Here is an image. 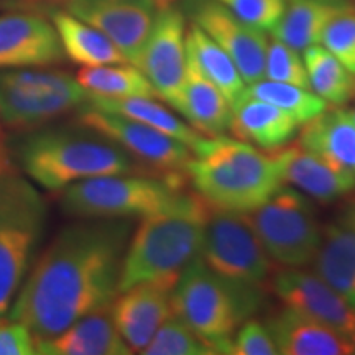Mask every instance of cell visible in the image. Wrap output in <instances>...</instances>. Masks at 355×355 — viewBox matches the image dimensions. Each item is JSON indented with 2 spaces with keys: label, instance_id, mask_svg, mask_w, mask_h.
Listing matches in <instances>:
<instances>
[{
  "label": "cell",
  "instance_id": "6da1fadb",
  "mask_svg": "<svg viewBox=\"0 0 355 355\" xmlns=\"http://www.w3.org/2000/svg\"><path fill=\"white\" fill-rule=\"evenodd\" d=\"M130 235V219L66 225L33 261L7 316L42 340L107 308L119 295Z\"/></svg>",
  "mask_w": 355,
  "mask_h": 355
},
{
  "label": "cell",
  "instance_id": "7a4b0ae2",
  "mask_svg": "<svg viewBox=\"0 0 355 355\" xmlns=\"http://www.w3.org/2000/svg\"><path fill=\"white\" fill-rule=\"evenodd\" d=\"M211 209L198 193L183 191L165 209L141 217L123 257L119 293L146 282L175 286L201 255Z\"/></svg>",
  "mask_w": 355,
  "mask_h": 355
},
{
  "label": "cell",
  "instance_id": "3957f363",
  "mask_svg": "<svg viewBox=\"0 0 355 355\" xmlns=\"http://www.w3.org/2000/svg\"><path fill=\"white\" fill-rule=\"evenodd\" d=\"M186 178L212 209L252 212L285 184L273 153L225 135L204 137Z\"/></svg>",
  "mask_w": 355,
  "mask_h": 355
},
{
  "label": "cell",
  "instance_id": "277c9868",
  "mask_svg": "<svg viewBox=\"0 0 355 355\" xmlns=\"http://www.w3.org/2000/svg\"><path fill=\"white\" fill-rule=\"evenodd\" d=\"M13 157L35 184L48 191L105 175L135 173L139 165L122 146L91 128L55 127L24 132Z\"/></svg>",
  "mask_w": 355,
  "mask_h": 355
},
{
  "label": "cell",
  "instance_id": "5b68a950",
  "mask_svg": "<svg viewBox=\"0 0 355 355\" xmlns=\"http://www.w3.org/2000/svg\"><path fill=\"white\" fill-rule=\"evenodd\" d=\"M263 286L242 285L219 277L201 255L186 266L171 293L173 313L214 354H229L232 336L265 298Z\"/></svg>",
  "mask_w": 355,
  "mask_h": 355
},
{
  "label": "cell",
  "instance_id": "8992f818",
  "mask_svg": "<svg viewBox=\"0 0 355 355\" xmlns=\"http://www.w3.org/2000/svg\"><path fill=\"white\" fill-rule=\"evenodd\" d=\"M46 224L44 198L8 166L0 175V318L8 314L37 260Z\"/></svg>",
  "mask_w": 355,
  "mask_h": 355
},
{
  "label": "cell",
  "instance_id": "52a82bcc",
  "mask_svg": "<svg viewBox=\"0 0 355 355\" xmlns=\"http://www.w3.org/2000/svg\"><path fill=\"white\" fill-rule=\"evenodd\" d=\"M183 176L105 175L61 189L60 207L76 219H133L165 209L184 191Z\"/></svg>",
  "mask_w": 355,
  "mask_h": 355
},
{
  "label": "cell",
  "instance_id": "ba28073f",
  "mask_svg": "<svg viewBox=\"0 0 355 355\" xmlns=\"http://www.w3.org/2000/svg\"><path fill=\"white\" fill-rule=\"evenodd\" d=\"M87 99L86 89L64 71H0V121L12 130H37L78 110Z\"/></svg>",
  "mask_w": 355,
  "mask_h": 355
},
{
  "label": "cell",
  "instance_id": "9c48e42d",
  "mask_svg": "<svg viewBox=\"0 0 355 355\" xmlns=\"http://www.w3.org/2000/svg\"><path fill=\"white\" fill-rule=\"evenodd\" d=\"M248 216L273 261L293 268L311 265L322 235L313 199L283 184Z\"/></svg>",
  "mask_w": 355,
  "mask_h": 355
},
{
  "label": "cell",
  "instance_id": "30bf717a",
  "mask_svg": "<svg viewBox=\"0 0 355 355\" xmlns=\"http://www.w3.org/2000/svg\"><path fill=\"white\" fill-rule=\"evenodd\" d=\"M201 259L229 282L263 286L273 272V260L261 245L248 212L211 209Z\"/></svg>",
  "mask_w": 355,
  "mask_h": 355
},
{
  "label": "cell",
  "instance_id": "8fae6325",
  "mask_svg": "<svg viewBox=\"0 0 355 355\" xmlns=\"http://www.w3.org/2000/svg\"><path fill=\"white\" fill-rule=\"evenodd\" d=\"M78 125L91 128L122 146L137 165L162 176H186L193 150L183 141L125 115L84 104L76 110Z\"/></svg>",
  "mask_w": 355,
  "mask_h": 355
},
{
  "label": "cell",
  "instance_id": "7c38bea8",
  "mask_svg": "<svg viewBox=\"0 0 355 355\" xmlns=\"http://www.w3.org/2000/svg\"><path fill=\"white\" fill-rule=\"evenodd\" d=\"M188 66L186 24L183 12L159 8L150 37L141 51L139 69L152 83L158 99L181 114L183 89Z\"/></svg>",
  "mask_w": 355,
  "mask_h": 355
},
{
  "label": "cell",
  "instance_id": "4fadbf2b",
  "mask_svg": "<svg viewBox=\"0 0 355 355\" xmlns=\"http://www.w3.org/2000/svg\"><path fill=\"white\" fill-rule=\"evenodd\" d=\"M186 12L194 25L204 30L237 64L245 84L265 78L268 40L217 0H186Z\"/></svg>",
  "mask_w": 355,
  "mask_h": 355
},
{
  "label": "cell",
  "instance_id": "5bb4252c",
  "mask_svg": "<svg viewBox=\"0 0 355 355\" xmlns=\"http://www.w3.org/2000/svg\"><path fill=\"white\" fill-rule=\"evenodd\" d=\"M66 10L104 33L139 68L159 7L155 0H73Z\"/></svg>",
  "mask_w": 355,
  "mask_h": 355
},
{
  "label": "cell",
  "instance_id": "9a60e30c",
  "mask_svg": "<svg viewBox=\"0 0 355 355\" xmlns=\"http://www.w3.org/2000/svg\"><path fill=\"white\" fill-rule=\"evenodd\" d=\"M270 290L288 309L326 324L345 337L355 332V308L318 273L285 266L273 275Z\"/></svg>",
  "mask_w": 355,
  "mask_h": 355
},
{
  "label": "cell",
  "instance_id": "2e32d148",
  "mask_svg": "<svg viewBox=\"0 0 355 355\" xmlns=\"http://www.w3.org/2000/svg\"><path fill=\"white\" fill-rule=\"evenodd\" d=\"M64 60L55 26L38 13L0 15V71L48 68Z\"/></svg>",
  "mask_w": 355,
  "mask_h": 355
},
{
  "label": "cell",
  "instance_id": "e0dca14e",
  "mask_svg": "<svg viewBox=\"0 0 355 355\" xmlns=\"http://www.w3.org/2000/svg\"><path fill=\"white\" fill-rule=\"evenodd\" d=\"M272 153L285 184L301 191L313 201L329 204L355 189V173L300 144H288Z\"/></svg>",
  "mask_w": 355,
  "mask_h": 355
},
{
  "label": "cell",
  "instance_id": "ac0fdd59",
  "mask_svg": "<svg viewBox=\"0 0 355 355\" xmlns=\"http://www.w3.org/2000/svg\"><path fill=\"white\" fill-rule=\"evenodd\" d=\"M173 288L165 283L146 282L115 296L110 314L132 352H144L158 327L173 314Z\"/></svg>",
  "mask_w": 355,
  "mask_h": 355
},
{
  "label": "cell",
  "instance_id": "d6986e66",
  "mask_svg": "<svg viewBox=\"0 0 355 355\" xmlns=\"http://www.w3.org/2000/svg\"><path fill=\"white\" fill-rule=\"evenodd\" d=\"M278 352L283 355H354L345 337L326 324L306 318L293 309H282L266 319Z\"/></svg>",
  "mask_w": 355,
  "mask_h": 355
},
{
  "label": "cell",
  "instance_id": "ffe728a7",
  "mask_svg": "<svg viewBox=\"0 0 355 355\" xmlns=\"http://www.w3.org/2000/svg\"><path fill=\"white\" fill-rule=\"evenodd\" d=\"M43 355H130L133 354L115 327L110 306L97 309L50 339L35 340Z\"/></svg>",
  "mask_w": 355,
  "mask_h": 355
},
{
  "label": "cell",
  "instance_id": "44dd1931",
  "mask_svg": "<svg viewBox=\"0 0 355 355\" xmlns=\"http://www.w3.org/2000/svg\"><path fill=\"white\" fill-rule=\"evenodd\" d=\"M298 128L295 117L265 101L242 94L232 105V135L266 152L291 144Z\"/></svg>",
  "mask_w": 355,
  "mask_h": 355
},
{
  "label": "cell",
  "instance_id": "7402d4cb",
  "mask_svg": "<svg viewBox=\"0 0 355 355\" xmlns=\"http://www.w3.org/2000/svg\"><path fill=\"white\" fill-rule=\"evenodd\" d=\"M181 115L204 137L224 135L232 123V105L189 55Z\"/></svg>",
  "mask_w": 355,
  "mask_h": 355
},
{
  "label": "cell",
  "instance_id": "603a6c76",
  "mask_svg": "<svg viewBox=\"0 0 355 355\" xmlns=\"http://www.w3.org/2000/svg\"><path fill=\"white\" fill-rule=\"evenodd\" d=\"M311 265L314 273L355 308V229L339 217L324 225L321 243Z\"/></svg>",
  "mask_w": 355,
  "mask_h": 355
},
{
  "label": "cell",
  "instance_id": "cb8c5ba5",
  "mask_svg": "<svg viewBox=\"0 0 355 355\" xmlns=\"http://www.w3.org/2000/svg\"><path fill=\"white\" fill-rule=\"evenodd\" d=\"M64 56L83 68L128 63L123 53L99 30L79 20L68 10H50Z\"/></svg>",
  "mask_w": 355,
  "mask_h": 355
},
{
  "label": "cell",
  "instance_id": "d4e9b609",
  "mask_svg": "<svg viewBox=\"0 0 355 355\" xmlns=\"http://www.w3.org/2000/svg\"><path fill=\"white\" fill-rule=\"evenodd\" d=\"M350 6L349 0H293L272 35L278 42L303 51L321 43V35L332 17Z\"/></svg>",
  "mask_w": 355,
  "mask_h": 355
},
{
  "label": "cell",
  "instance_id": "484cf974",
  "mask_svg": "<svg viewBox=\"0 0 355 355\" xmlns=\"http://www.w3.org/2000/svg\"><path fill=\"white\" fill-rule=\"evenodd\" d=\"M298 144L355 173V123L347 109H327L304 123Z\"/></svg>",
  "mask_w": 355,
  "mask_h": 355
},
{
  "label": "cell",
  "instance_id": "4316f807",
  "mask_svg": "<svg viewBox=\"0 0 355 355\" xmlns=\"http://www.w3.org/2000/svg\"><path fill=\"white\" fill-rule=\"evenodd\" d=\"M87 104L94 107L109 110L125 115L133 121L145 123V125L157 128V130L166 133L173 139L183 141L194 152V148L204 140L202 133H199L196 128H193L188 122L181 121L176 114H173L170 109L159 104L150 97H128V99H104V97L89 96Z\"/></svg>",
  "mask_w": 355,
  "mask_h": 355
},
{
  "label": "cell",
  "instance_id": "83f0119b",
  "mask_svg": "<svg viewBox=\"0 0 355 355\" xmlns=\"http://www.w3.org/2000/svg\"><path fill=\"white\" fill-rule=\"evenodd\" d=\"M186 51L196 61L207 79L219 87L229 104L234 105L243 94L247 84L232 58L194 24H191L189 32L186 33Z\"/></svg>",
  "mask_w": 355,
  "mask_h": 355
},
{
  "label": "cell",
  "instance_id": "f1b7e54d",
  "mask_svg": "<svg viewBox=\"0 0 355 355\" xmlns=\"http://www.w3.org/2000/svg\"><path fill=\"white\" fill-rule=\"evenodd\" d=\"M78 83L89 96L104 99H128V97H150L158 99L157 92L144 71L130 63L87 66L76 74Z\"/></svg>",
  "mask_w": 355,
  "mask_h": 355
},
{
  "label": "cell",
  "instance_id": "f546056e",
  "mask_svg": "<svg viewBox=\"0 0 355 355\" xmlns=\"http://www.w3.org/2000/svg\"><path fill=\"white\" fill-rule=\"evenodd\" d=\"M311 91L334 107L345 105L355 97V76L343 63L319 44L303 50Z\"/></svg>",
  "mask_w": 355,
  "mask_h": 355
},
{
  "label": "cell",
  "instance_id": "4dcf8cb0",
  "mask_svg": "<svg viewBox=\"0 0 355 355\" xmlns=\"http://www.w3.org/2000/svg\"><path fill=\"white\" fill-rule=\"evenodd\" d=\"M243 94L277 105L290 114L291 117H295L300 125H304L316 119L318 115H321L324 110L329 109V104L311 89L295 86V84L270 81L266 78L247 84Z\"/></svg>",
  "mask_w": 355,
  "mask_h": 355
},
{
  "label": "cell",
  "instance_id": "1f68e13d",
  "mask_svg": "<svg viewBox=\"0 0 355 355\" xmlns=\"http://www.w3.org/2000/svg\"><path fill=\"white\" fill-rule=\"evenodd\" d=\"M145 355H212V349L175 313L166 319L150 344L144 349Z\"/></svg>",
  "mask_w": 355,
  "mask_h": 355
},
{
  "label": "cell",
  "instance_id": "d6a6232c",
  "mask_svg": "<svg viewBox=\"0 0 355 355\" xmlns=\"http://www.w3.org/2000/svg\"><path fill=\"white\" fill-rule=\"evenodd\" d=\"M321 43L355 76V7L350 6L331 19L321 35Z\"/></svg>",
  "mask_w": 355,
  "mask_h": 355
},
{
  "label": "cell",
  "instance_id": "836d02e7",
  "mask_svg": "<svg viewBox=\"0 0 355 355\" xmlns=\"http://www.w3.org/2000/svg\"><path fill=\"white\" fill-rule=\"evenodd\" d=\"M265 78L270 81L295 84V86L311 89L304 61L300 56L298 50L275 38L272 43H268V50H266Z\"/></svg>",
  "mask_w": 355,
  "mask_h": 355
},
{
  "label": "cell",
  "instance_id": "e575fe53",
  "mask_svg": "<svg viewBox=\"0 0 355 355\" xmlns=\"http://www.w3.org/2000/svg\"><path fill=\"white\" fill-rule=\"evenodd\" d=\"M235 17L261 32H272L286 8V0H217Z\"/></svg>",
  "mask_w": 355,
  "mask_h": 355
},
{
  "label": "cell",
  "instance_id": "d590c367",
  "mask_svg": "<svg viewBox=\"0 0 355 355\" xmlns=\"http://www.w3.org/2000/svg\"><path fill=\"white\" fill-rule=\"evenodd\" d=\"M278 347L266 324L248 318L235 331L229 355H278Z\"/></svg>",
  "mask_w": 355,
  "mask_h": 355
},
{
  "label": "cell",
  "instance_id": "8d00e7d4",
  "mask_svg": "<svg viewBox=\"0 0 355 355\" xmlns=\"http://www.w3.org/2000/svg\"><path fill=\"white\" fill-rule=\"evenodd\" d=\"M37 354L35 337L24 324L10 319L0 318V355H33Z\"/></svg>",
  "mask_w": 355,
  "mask_h": 355
},
{
  "label": "cell",
  "instance_id": "74e56055",
  "mask_svg": "<svg viewBox=\"0 0 355 355\" xmlns=\"http://www.w3.org/2000/svg\"><path fill=\"white\" fill-rule=\"evenodd\" d=\"M339 219L344 220L345 224H349L352 229H355V198L349 199V201L345 202V206L343 207V211H340L339 214Z\"/></svg>",
  "mask_w": 355,
  "mask_h": 355
},
{
  "label": "cell",
  "instance_id": "f35d334b",
  "mask_svg": "<svg viewBox=\"0 0 355 355\" xmlns=\"http://www.w3.org/2000/svg\"><path fill=\"white\" fill-rule=\"evenodd\" d=\"M25 2L33 3V6H43V7L64 6V8H66L71 2H73V0H25Z\"/></svg>",
  "mask_w": 355,
  "mask_h": 355
},
{
  "label": "cell",
  "instance_id": "ab89813d",
  "mask_svg": "<svg viewBox=\"0 0 355 355\" xmlns=\"http://www.w3.org/2000/svg\"><path fill=\"white\" fill-rule=\"evenodd\" d=\"M8 166H12L10 165V159H8L6 150H3L2 146H0V175H2V173L6 171Z\"/></svg>",
  "mask_w": 355,
  "mask_h": 355
},
{
  "label": "cell",
  "instance_id": "60d3db41",
  "mask_svg": "<svg viewBox=\"0 0 355 355\" xmlns=\"http://www.w3.org/2000/svg\"><path fill=\"white\" fill-rule=\"evenodd\" d=\"M155 2L158 3L159 8H165V7H170L175 0H155Z\"/></svg>",
  "mask_w": 355,
  "mask_h": 355
},
{
  "label": "cell",
  "instance_id": "b9f144b4",
  "mask_svg": "<svg viewBox=\"0 0 355 355\" xmlns=\"http://www.w3.org/2000/svg\"><path fill=\"white\" fill-rule=\"evenodd\" d=\"M347 112H349V115H350V119H352L354 123H355V107L347 109Z\"/></svg>",
  "mask_w": 355,
  "mask_h": 355
},
{
  "label": "cell",
  "instance_id": "7bdbcfd3",
  "mask_svg": "<svg viewBox=\"0 0 355 355\" xmlns=\"http://www.w3.org/2000/svg\"><path fill=\"white\" fill-rule=\"evenodd\" d=\"M350 343H352L354 349H355V332H354V334H352V337H350Z\"/></svg>",
  "mask_w": 355,
  "mask_h": 355
}]
</instances>
